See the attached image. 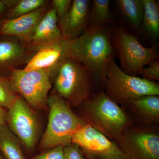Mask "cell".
Masks as SVG:
<instances>
[{"label": "cell", "instance_id": "cell-3", "mask_svg": "<svg viewBox=\"0 0 159 159\" xmlns=\"http://www.w3.org/2000/svg\"><path fill=\"white\" fill-rule=\"evenodd\" d=\"M54 93L74 109L89 99L93 93V81L85 66L68 57H64L51 68Z\"/></svg>", "mask_w": 159, "mask_h": 159}, {"label": "cell", "instance_id": "cell-10", "mask_svg": "<svg viewBox=\"0 0 159 159\" xmlns=\"http://www.w3.org/2000/svg\"><path fill=\"white\" fill-rule=\"evenodd\" d=\"M63 39L57 15L51 8L40 20L26 46L29 52L35 53L40 49L60 43Z\"/></svg>", "mask_w": 159, "mask_h": 159}, {"label": "cell", "instance_id": "cell-5", "mask_svg": "<svg viewBox=\"0 0 159 159\" xmlns=\"http://www.w3.org/2000/svg\"><path fill=\"white\" fill-rule=\"evenodd\" d=\"M106 77L103 89L110 98L120 106L142 96H159L158 83L125 74L115 61L114 56L107 63Z\"/></svg>", "mask_w": 159, "mask_h": 159}, {"label": "cell", "instance_id": "cell-17", "mask_svg": "<svg viewBox=\"0 0 159 159\" xmlns=\"http://www.w3.org/2000/svg\"><path fill=\"white\" fill-rule=\"evenodd\" d=\"M0 152L5 159H28L19 140L6 125H0Z\"/></svg>", "mask_w": 159, "mask_h": 159}, {"label": "cell", "instance_id": "cell-6", "mask_svg": "<svg viewBox=\"0 0 159 159\" xmlns=\"http://www.w3.org/2000/svg\"><path fill=\"white\" fill-rule=\"evenodd\" d=\"M9 80L15 91L35 110H43L48 106L52 87L51 68L26 70L12 68L9 70Z\"/></svg>", "mask_w": 159, "mask_h": 159}, {"label": "cell", "instance_id": "cell-4", "mask_svg": "<svg viewBox=\"0 0 159 159\" xmlns=\"http://www.w3.org/2000/svg\"><path fill=\"white\" fill-rule=\"evenodd\" d=\"M48 106L50 108L48 122L39 143L41 152L70 144L74 133L86 124L68 103L55 93L49 95Z\"/></svg>", "mask_w": 159, "mask_h": 159}, {"label": "cell", "instance_id": "cell-27", "mask_svg": "<svg viewBox=\"0 0 159 159\" xmlns=\"http://www.w3.org/2000/svg\"><path fill=\"white\" fill-rule=\"evenodd\" d=\"M65 159H85L79 145L74 143L63 146Z\"/></svg>", "mask_w": 159, "mask_h": 159}, {"label": "cell", "instance_id": "cell-15", "mask_svg": "<svg viewBox=\"0 0 159 159\" xmlns=\"http://www.w3.org/2000/svg\"><path fill=\"white\" fill-rule=\"evenodd\" d=\"M29 52L22 42L16 38L0 39V70L16 68L27 61Z\"/></svg>", "mask_w": 159, "mask_h": 159}, {"label": "cell", "instance_id": "cell-8", "mask_svg": "<svg viewBox=\"0 0 159 159\" xmlns=\"http://www.w3.org/2000/svg\"><path fill=\"white\" fill-rule=\"evenodd\" d=\"M33 110L18 95L6 116V125L19 140L28 158L34 156L39 138V122Z\"/></svg>", "mask_w": 159, "mask_h": 159}, {"label": "cell", "instance_id": "cell-29", "mask_svg": "<svg viewBox=\"0 0 159 159\" xmlns=\"http://www.w3.org/2000/svg\"><path fill=\"white\" fill-rule=\"evenodd\" d=\"M7 111L0 106V125H6Z\"/></svg>", "mask_w": 159, "mask_h": 159}, {"label": "cell", "instance_id": "cell-24", "mask_svg": "<svg viewBox=\"0 0 159 159\" xmlns=\"http://www.w3.org/2000/svg\"><path fill=\"white\" fill-rule=\"evenodd\" d=\"M148 66L142 69L141 74L142 78L148 81L159 80V59L155 60L148 64Z\"/></svg>", "mask_w": 159, "mask_h": 159}, {"label": "cell", "instance_id": "cell-13", "mask_svg": "<svg viewBox=\"0 0 159 159\" xmlns=\"http://www.w3.org/2000/svg\"><path fill=\"white\" fill-rule=\"evenodd\" d=\"M48 9L46 5L19 17L4 20L0 25V35L15 37L26 43Z\"/></svg>", "mask_w": 159, "mask_h": 159}, {"label": "cell", "instance_id": "cell-2", "mask_svg": "<svg viewBox=\"0 0 159 159\" xmlns=\"http://www.w3.org/2000/svg\"><path fill=\"white\" fill-rule=\"evenodd\" d=\"M73 110L86 124L116 143L133 125L122 107L110 98L103 89L93 93Z\"/></svg>", "mask_w": 159, "mask_h": 159}, {"label": "cell", "instance_id": "cell-20", "mask_svg": "<svg viewBox=\"0 0 159 159\" xmlns=\"http://www.w3.org/2000/svg\"><path fill=\"white\" fill-rule=\"evenodd\" d=\"M109 0H94L90 12L89 25L91 27H100L112 22L110 9Z\"/></svg>", "mask_w": 159, "mask_h": 159}, {"label": "cell", "instance_id": "cell-26", "mask_svg": "<svg viewBox=\"0 0 159 159\" xmlns=\"http://www.w3.org/2000/svg\"><path fill=\"white\" fill-rule=\"evenodd\" d=\"M80 148L85 159H125L123 153H97Z\"/></svg>", "mask_w": 159, "mask_h": 159}, {"label": "cell", "instance_id": "cell-21", "mask_svg": "<svg viewBox=\"0 0 159 159\" xmlns=\"http://www.w3.org/2000/svg\"><path fill=\"white\" fill-rule=\"evenodd\" d=\"M46 0H16L11 7L7 10L6 19L11 20L34 11L47 5Z\"/></svg>", "mask_w": 159, "mask_h": 159}, {"label": "cell", "instance_id": "cell-11", "mask_svg": "<svg viewBox=\"0 0 159 159\" xmlns=\"http://www.w3.org/2000/svg\"><path fill=\"white\" fill-rule=\"evenodd\" d=\"M121 107L134 125H159V96H142Z\"/></svg>", "mask_w": 159, "mask_h": 159}, {"label": "cell", "instance_id": "cell-25", "mask_svg": "<svg viewBox=\"0 0 159 159\" xmlns=\"http://www.w3.org/2000/svg\"><path fill=\"white\" fill-rule=\"evenodd\" d=\"M72 1L71 0H53L51 2L52 8L56 12L58 22H59L70 8Z\"/></svg>", "mask_w": 159, "mask_h": 159}, {"label": "cell", "instance_id": "cell-23", "mask_svg": "<svg viewBox=\"0 0 159 159\" xmlns=\"http://www.w3.org/2000/svg\"><path fill=\"white\" fill-rule=\"evenodd\" d=\"M28 159H65L63 146H55L44 151Z\"/></svg>", "mask_w": 159, "mask_h": 159}, {"label": "cell", "instance_id": "cell-12", "mask_svg": "<svg viewBox=\"0 0 159 159\" xmlns=\"http://www.w3.org/2000/svg\"><path fill=\"white\" fill-rule=\"evenodd\" d=\"M89 1L74 0L67 13L58 22L63 39H74L81 35L89 25Z\"/></svg>", "mask_w": 159, "mask_h": 159}, {"label": "cell", "instance_id": "cell-18", "mask_svg": "<svg viewBox=\"0 0 159 159\" xmlns=\"http://www.w3.org/2000/svg\"><path fill=\"white\" fill-rule=\"evenodd\" d=\"M144 14L141 28L149 37L157 39L159 35V8L155 0H142Z\"/></svg>", "mask_w": 159, "mask_h": 159}, {"label": "cell", "instance_id": "cell-14", "mask_svg": "<svg viewBox=\"0 0 159 159\" xmlns=\"http://www.w3.org/2000/svg\"><path fill=\"white\" fill-rule=\"evenodd\" d=\"M71 143L92 152L122 153L116 142L86 123L74 133Z\"/></svg>", "mask_w": 159, "mask_h": 159}, {"label": "cell", "instance_id": "cell-30", "mask_svg": "<svg viewBox=\"0 0 159 159\" xmlns=\"http://www.w3.org/2000/svg\"><path fill=\"white\" fill-rule=\"evenodd\" d=\"M0 159H5L4 157L2 155L1 153V152H0Z\"/></svg>", "mask_w": 159, "mask_h": 159}, {"label": "cell", "instance_id": "cell-22", "mask_svg": "<svg viewBox=\"0 0 159 159\" xmlns=\"http://www.w3.org/2000/svg\"><path fill=\"white\" fill-rule=\"evenodd\" d=\"M18 96L9 77L0 74V106L5 109H9L16 100Z\"/></svg>", "mask_w": 159, "mask_h": 159}, {"label": "cell", "instance_id": "cell-7", "mask_svg": "<svg viewBox=\"0 0 159 159\" xmlns=\"http://www.w3.org/2000/svg\"><path fill=\"white\" fill-rule=\"evenodd\" d=\"M113 37L120 58V68L125 74L137 77L145 66L158 59L157 48L144 47L137 36L127 34L121 27L115 28Z\"/></svg>", "mask_w": 159, "mask_h": 159}, {"label": "cell", "instance_id": "cell-1", "mask_svg": "<svg viewBox=\"0 0 159 159\" xmlns=\"http://www.w3.org/2000/svg\"><path fill=\"white\" fill-rule=\"evenodd\" d=\"M106 26L89 27L77 38L62 40L64 57L77 61L88 70L93 93L103 90L107 65L113 56L111 31Z\"/></svg>", "mask_w": 159, "mask_h": 159}, {"label": "cell", "instance_id": "cell-19", "mask_svg": "<svg viewBox=\"0 0 159 159\" xmlns=\"http://www.w3.org/2000/svg\"><path fill=\"white\" fill-rule=\"evenodd\" d=\"M119 10L136 29L141 27L144 14L142 0H118Z\"/></svg>", "mask_w": 159, "mask_h": 159}, {"label": "cell", "instance_id": "cell-16", "mask_svg": "<svg viewBox=\"0 0 159 159\" xmlns=\"http://www.w3.org/2000/svg\"><path fill=\"white\" fill-rule=\"evenodd\" d=\"M62 40L35 52L27 62L24 70L29 71L42 70L50 68L56 65L60 61L64 58Z\"/></svg>", "mask_w": 159, "mask_h": 159}, {"label": "cell", "instance_id": "cell-28", "mask_svg": "<svg viewBox=\"0 0 159 159\" xmlns=\"http://www.w3.org/2000/svg\"><path fill=\"white\" fill-rule=\"evenodd\" d=\"M13 0H0V23L2 24V20L6 17V15L8 9L13 4Z\"/></svg>", "mask_w": 159, "mask_h": 159}, {"label": "cell", "instance_id": "cell-9", "mask_svg": "<svg viewBox=\"0 0 159 159\" xmlns=\"http://www.w3.org/2000/svg\"><path fill=\"white\" fill-rule=\"evenodd\" d=\"M116 143L125 159H159V125H132Z\"/></svg>", "mask_w": 159, "mask_h": 159}]
</instances>
